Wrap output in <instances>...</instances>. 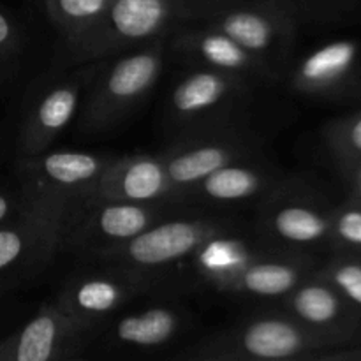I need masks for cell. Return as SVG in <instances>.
I'll use <instances>...</instances> for the list:
<instances>
[{
  "label": "cell",
  "mask_w": 361,
  "mask_h": 361,
  "mask_svg": "<svg viewBox=\"0 0 361 361\" xmlns=\"http://www.w3.org/2000/svg\"><path fill=\"white\" fill-rule=\"evenodd\" d=\"M190 314L173 303H150L116 316L102 328L106 351L152 353L178 341L190 324Z\"/></svg>",
  "instance_id": "cell-19"
},
{
  "label": "cell",
  "mask_w": 361,
  "mask_h": 361,
  "mask_svg": "<svg viewBox=\"0 0 361 361\" xmlns=\"http://www.w3.org/2000/svg\"><path fill=\"white\" fill-rule=\"evenodd\" d=\"M171 51L189 67H207L242 78L256 88L270 87L281 78L224 32L203 25L171 32Z\"/></svg>",
  "instance_id": "cell-17"
},
{
  "label": "cell",
  "mask_w": 361,
  "mask_h": 361,
  "mask_svg": "<svg viewBox=\"0 0 361 361\" xmlns=\"http://www.w3.org/2000/svg\"><path fill=\"white\" fill-rule=\"evenodd\" d=\"M330 252L361 256V203L355 197L331 207Z\"/></svg>",
  "instance_id": "cell-25"
},
{
  "label": "cell",
  "mask_w": 361,
  "mask_h": 361,
  "mask_svg": "<svg viewBox=\"0 0 361 361\" xmlns=\"http://www.w3.org/2000/svg\"><path fill=\"white\" fill-rule=\"evenodd\" d=\"M242 226H245L242 219L231 212L189 208L155 222L129 242L99 254L95 261L159 279L168 268L189 261L212 236Z\"/></svg>",
  "instance_id": "cell-3"
},
{
  "label": "cell",
  "mask_w": 361,
  "mask_h": 361,
  "mask_svg": "<svg viewBox=\"0 0 361 361\" xmlns=\"http://www.w3.org/2000/svg\"><path fill=\"white\" fill-rule=\"evenodd\" d=\"M189 210L175 201L136 203L88 196L73 204L63 226L60 250L81 254L95 259L143 233L155 222Z\"/></svg>",
  "instance_id": "cell-5"
},
{
  "label": "cell",
  "mask_w": 361,
  "mask_h": 361,
  "mask_svg": "<svg viewBox=\"0 0 361 361\" xmlns=\"http://www.w3.org/2000/svg\"><path fill=\"white\" fill-rule=\"evenodd\" d=\"M92 71L94 62L81 63L78 69L49 74L42 78L41 85L37 83L28 99L18 134L20 157L51 148L63 130L78 118Z\"/></svg>",
  "instance_id": "cell-10"
},
{
  "label": "cell",
  "mask_w": 361,
  "mask_h": 361,
  "mask_svg": "<svg viewBox=\"0 0 361 361\" xmlns=\"http://www.w3.org/2000/svg\"><path fill=\"white\" fill-rule=\"evenodd\" d=\"M337 338L317 334L291 316L264 312L207 335L173 360L183 361H321L324 353L342 348Z\"/></svg>",
  "instance_id": "cell-1"
},
{
  "label": "cell",
  "mask_w": 361,
  "mask_h": 361,
  "mask_svg": "<svg viewBox=\"0 0 361 361\" xmlns=\"http://www.w3.org/2000/svg\"><path fill=\"white\" fill-rule=\"evenodd\" d=\"M35 201L37 196L21 185L18 189H0V226L25 217L34 208Z\"/></svg>",
  "instance_id": "cell-28"
},
{
  "label": "cell",
  "mask_w": 361,
  "mask_h": 361,
  "mask_svg": "<svg viewBox=\"0 0 361 361\" xmlns=\"http://www.w3.org/2000/svg\"><path fill=\"white\" fill-rule=\"evenodd\" d=\"M316 274L361 310V256L330 252V257L321 261Z\"/></svg>",
  "instance_id": "cell-24"
},
{
  "label": "cell",
  "mask_w": 361,
  "mask_h": 361,
  "mask_svg": "<svg viewBox=\"0 0 361 361\" xmlns=\"http://www.w3.org/2000/svg\"><path fill=\"white\" fill-rule=\"evenodd\" d=\"M321 361H361V342L331 349L324 353Z\"/></svg>",
  "instance_id": "cell-30"
},
{
  "label": "cell",
  "mask_w": 361,
  "mask_h": 361,
  "mask_svg": "<svg viewBox=\"0 0 361 361\" xmlns=\"http://www.w3.org/2000/svg\"><path fill=\"white\" fill-rule=\"evenodd\" d=\"M171 35V34H169ZM94 62L83 104L78 113V130L99 136L118 127L150 95L164 69L168 37Z\"/></svg>",
  "instance_id": "cell-2"
},
{
  "label": "cell",
  "mask_w": 361,
  "mask_h": 361,
  "mask_svg": "<svg viewBox=\"0 0 361 361\" xmlns=\"http://www.w3.org/2000/svg\"><path fill=\"white\" fill-rule=\"evenodd\" d=\"M116 155L87 150H48L18 159L20 185L37 196H56L78 203L97 187Z\"/></svg>",
  "instance_id": "cell-14"
},
{
  "label": "cell",
  "mask_w": 361,
  "mask_h": 361,
  "mask_svg": "<svg viewBox=\"0 0 361 361\" xmlns=\"http://www.w3.org/2000/svg\"><path fill=\"white\" fill-rule=\"evenodd\" d=\"M256 87L242 78L189 67L176 80L166 102V123L176 137L238 126Z\"/></svg>",
  "instance_id": "cell-4"
},
{
  "label": "cell",
  "mask_w": 361,
  "mask_h": 361,
  "mask_svg": "<svg viewBox=\"0 0 361 361\" xmlns=\"http://www.w3.org/2000/svg\"><path fill=\"white\" fill-rule=\"evenodd\" d=\"M111 0H46V11L67 46L87 35L104 16Z\"/></svg>",
  "instance_id": "cell-23"
},
{
  "label": "cell",
  "mask_w": 361,
  "mask_h": 361,
  "mask_svg": "<svg viewBox=\"0 0 361 361\" xmlns=\"http://www.w3.org/2000/svg\"><path fill=\"white\" fill-rule=\"evenodd\" d=\"M204 25L228 34L279 78L284 76L296 39V21L288 7L277 2L233 4L208 14Z\"/></svg>",
  "instance_id": "cell-11"
},
{
  "label": "cell",
  "mask_w": 361,
  "mask_h": 361,
  "mask_svg": "<svg viewBox=\"0 0 361 361\" xmlns=\"http://www.w3.org/2000/svg\"><path fill=\"white\" fill-rule=\"evenodd\" d=\"M295 176L264 161L263 155L233 161L183 190L176 203L192 210H224L259 204Z\"/></svg>",
  "instance_id": "cell-13"
},
{
  "label": "cell",
  "mask_w": 361,
  "mask_h": 361,
  "mask_svg": "<svg viewBox=\"0 0 361 361\" xmlns=\"http://www.w3.org/2000/svg\"><path fill=\"white\" fill-rule=\"evenodd\" d=\"M92 196L159 203L175 200V187L161 154L123 155L113 159Z\"/></svg>",
  "instance_id": "cell-21"
},
{
  "label": "cell",
  "mask_w": 361,
  "mask_h": 361,
  "mask_svg": "<svg viewBox=\"0 0 361 361\" xmlns=\"http://www.w3.org/2000/svg\"><path fill=\"white\" fill-rule=\"evenodd\" d=\"M161 155L175 187L176 200L183 190L192 187L215 169L238 159L263 155V143L256 133L238 123L175 137V141L162 150Z\"/></svg>",
  "instance_id": "cell-12"
},
{
  "label": "cell",
  "mask_w": 361,
  "mask_h": 361,
  "mask_svg": "<svg viewBox=\"0 0 361 361\" xmlns=\"http://www.w3.org/2000/svg\"><path fill=\"white\" fill-rule=\"evenodd\" d=\"M95 331L81 326L53 302L0 341V361H67L85 358Z\"/></svg>",
  "instance_id": "cell-15"
},
{
  "label": "cell",
  "mask_w": 361,
  "mask_h": 361,
  "mask_svg": "<svg viewBox=\"0 0 361 361\" xmlns=\"http://www.w3.org/2000/svg\"><path fill=\"white\" fill-rule=\"evenodd\" d=\"M155 286L157 279L150 275L101 263L97 270L71 275L59 289L55 303L81 326L99 334L123 307Z\"/></svg>",
  "instance_id": "cell-9"
},
{
  "label": "cell",
  "mask_w": 361,
  "mask_h": 361,
  "mask_svg": "<svg viewBox=\"0 0 361 361\" xmlns=\"http://www.w3.org/2000/svg\"><path fill=\"white\" fill-rule=\"evenodd\" d=\"M274 249L275 247L257 235L256 229L242 226L212 236L189 257V261L194 275L203 284L219 291L247 264Z\"/></svg>",
  "instance_id": "cell-22"
},
{
  "label": "cell",
  "mask_w": 361,
  "mask_h": 361,
  "mask_svg": "<svg viewBox=\"0 0 361 361\" xmlns=\"http://www.w3.org/2000/svg\"><path fill=\"white\" fill-rule=\"evenodd\" d=\"M254 229L279 250L330 252V215L334 204L302 178H293L257 204Z\"/></svg>",
  "instance_id": "cell-7"
},
{
  "label": "cell",
  "mask_w": 361,
  "mask_h": 361,
  "mask_svg": "<svg viewBox=\"0 0 361 361\" xmlns=\"http://www.w3.org/2000/svg\"><path fill=\"white\" fill-rule=\"evenodd\" d=\"M319 254L268 250L229 279L217 293L238 298L279 302L300 282L314 274L321 264Z\"/></svg>",
  "instance_id": "cell-20"
},
{
  "label": "cell",
  "mask_w": 361,
  "mask_h": 361,
  "mask_svg": "<svg viewBox=\"0 0 361 361\" xmlns=\"http://www.w3.org/2000/svg\"><path fill=\"white\" fill-rule=\"evenodd\" d=\"M286 73L289 88L305 97L328 101L358 97L361 95V42L356 39L323 42L296 60Z\"/></svg>",
  "instance_id": "cell-16"
},
{
  "label": "cell",
  "mask_w": 361,
  "mask_h": 361,
  "mask_svg": "<svg viewBox=\"0 0 361 361\" xmlns=\"http://www.w3.org/2000/svg\"><path fill=\"white\" fill-rule=\"evenodd\" d=\"M23 37L16 21L0 9V83L13 78L20 69Z\"/></svg>",
  "instance_id": "cell-27"
},
{
  "label": "cell",
  "mask_w": 361,
  "mask_h": 361,
  "mask_svg": "<svg viewBox=\"0 0 361 361\" xmlns=\"http://www.w3.org/2000/svg\"><path fill=\"white\" fill-rule=\"evenodd\" d=\"M279 303L282 312L317 334L337 338L342 344L361 342V310L316 271Z\"/></svg>",
  "instance_id": "cell-18"
},
{
  "label": "cell",
  "mask_w": 361,
  "mask_h": 361,
  "mask_svg": "<svg viewBox=\"0 0 361 361\" xmlns=\"http://www.w3.org/2000/svg\"><path fill=\"white\" fill-rule=\"evenodd\" d=\"M335 164H337L344 183L348 185L349 196L361 203V157L353 159V161L335 162Z\"/></svg>",
  "instance_id": "cell-29"
},
{
  "label": "cell",
  "mask_w": 361,
  "mask_h": 361,
  "mask_svg": "<svg viewBox=\"0 0 361 361\" xmlns=\"http://www.w3.org/2000/svg\"><path fill=\"white\" fill-rule=\"evenodd\" d=\"M189 16L180 0H111L97 25L67 48L76 66L101 62L169 35Z\"/></svg>",
  "instance_id": "cell-6"
},
{
  "label": "cell",
  "mask_w": 361,
  "mask_h": 361,
  "mask_svg": "<svg viewBox=\"0 0 361 361\" xmlns=\"http://www.w3.org/2000/svg\"><path fill=\"white\" fill-rule=\"evenodd\" d=\"M2 293H4V291H0V296H2Z\"/></svg>",
  "instance_id": "cell-31"
},
{
  "label": "cell",
  "mask_w": 361,
  "mask_h": 361,
  "mask_svg": "<svg viewBox=\"0 0 361 361\" xmlns=\"http://www.w3.org/2000/svg\"><path fill=\"white\" fill-rule=\"evenodd\" d=\"M73 204L66 197L37 196L25 217L0 226V291L41 271L60 250V238Z\"/></svg>",
  "instance_id": "cell-8"
},
{
  "label": "cell",
  "mask_w": 361,
  "mask_h": 361,
  "mask_svg": "<svg viewBox=\"0 0 361 361\" xmlns=\"http://www.w3.org/2000/svg\"><path fill=\"white\" fill-rule=\"evenodd\" d=\"M323 140L335 162L361 157V109L341 118L330 120L323 127Z\"/></svg>",
  "instance_id": "cell-26"
}]
</instances>
